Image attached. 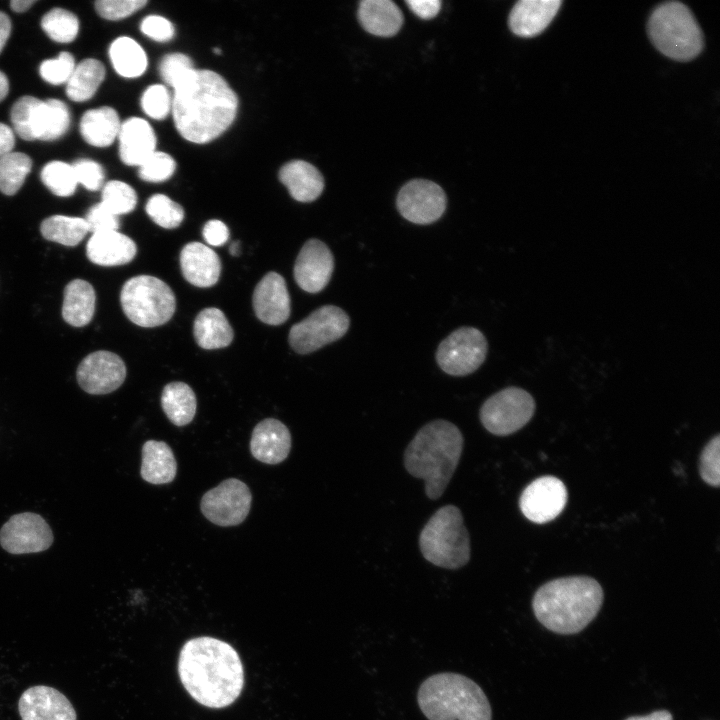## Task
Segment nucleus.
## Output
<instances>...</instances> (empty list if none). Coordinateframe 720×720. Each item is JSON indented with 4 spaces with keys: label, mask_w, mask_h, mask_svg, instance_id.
<instances>
[{
    "label": "nucleus",
    "mask_w": 720,
    "mask_h": 720,
    "mask_svg": "<svg viewBox=\"0 0 720 720\" xmlns=\"http://www.w3.org/2000/svg\"><path fill=\"white\" fill-rule=\"evenodd\" d=\"M178 674L190 696L208 708L231 705L244 685L237 651L227 642L207 636L190 639L183 645Z\"/></svg>",
    "instance_id": "1"
},
{
    "label": "nucleus",
    "mask_w": 720,
    "mask_h": 720,
    "mask_svg": "<svg viewBox=\"0 0 720 720\" xmlns=\"http://www.w3.org/2000/svg\"><path fill=\"white\" fill-rule=\"evenodd\" d=\"M237 109L236 93L214 71L194 69L174 88L171 111L177 131L187 141L214 140L232 124Z\"/></svg>",
    "instance_id": "2"
},
{
    "label": "nucleus",
    "mask_w": 720,
    "mask_h": 720,
    "mask_svg": "<svg viewBox=\"0 0 720 720\" xmlns=\"http://www.w3.org/2000/svg\"><path fill=\"white\" fill-rule=\"evenodd\" d=\"M604 593L588 576L562 577L546 582L535 592L532 608L536 619L548 630L572 635L581 632L597 616Z\"/></svg>",
    "instance_id": "3"
},
{
    "label": "nucleus",
    "mask_w": 720,
    "mask_h": 720,
    "mask_svg": "<svg viewBox=\"0 0 720 720\" xmlns=\"http://www.w3.org/2000/svg\"><path fill=\"white\" fill-rule=\"evenodd\" d=\"M464 439L453 423L435 420L423 426L408 444L404 466L425 482L428 498L438 499L449 484L461 457Z\"/></svg>",
    "instance_id": "4"
},
{
    "label": "nucleus",
    "mask_w": 720,
    "mask_h": 720,
    "mask_svg": "<svg viewBox=\"0 0 720 720\" xmlns=\"http://www.w3.org/2000/svg\"><path fill=\"white\" fill-rule=\"evenodd\" d=\"M417 702L428 720H492V710L482 688L458 673L442 672L419 686Z\"/></svg>",
    "instance_id": "5"
},
{
    "label": "nucleus",
    "mask_w": 720,
    "mask_h": 720,
    "mask_svg": "<svg viewBox=\"0 0 720 720\" xmlns=\"http://www.w3.org/2000/svg\"><path fill=\"white\" fill-rule=\"evenodd\" d=\"M647 31L654 47L675 61H691L704 47L703 33L693 13L677 1L657 6L649 17Z\"/></svg>",
    "instance_id": "6"
},
{
    "label": "nucleus",
    "mask_w": 720,
    "mask_h": 720,
    "mask_svg": "<svg viewBox=\"0 0 720 720\" xmlns=\"http://www.w3.org/2000/svg\"><path fill=\"white\" fill-rule=\"evenodd\" d=\"M423 557L430 563L459 569L470 559V538L458 507L446 505L428 520L419 536Z\"/></svg>",
    "instance_id": "7"
},
{
    "label": "nucleus",
    "mask_w": 720,
    "mask_h": 720,
    "mask_svg": "<svg viewBox=\"0 0 720 720\" xmlns=\"http://www.w3.org/2000/svg\"><path fill=\"white\" fill-rule=\"evenodd\" d=\"M120 302L127 318L141 327L165 324L176 308L172 289L161 279L150 275L128 279L121 289Z\"/></svg>",
    "instance_id": "8"
},
{
    "label": "nucleus",
    "mask_w": 720,
    "mask_h": 720,
    "mask_svg": "<svg viewBox=\"0 0 720 720\" xmlns=\"http://www.w3.org/2000/svg\"><path fill=\"white\" fill-rule=\"evenodd\" d=\"M10 117L14 131L27 141L56 140L70 126L69 109L58 99L40 100L34 96H22L13 104Z\"/></svg>",
    "instance_id": "9"
},
{
    "label": "nucleus",
    "mask_w": 720,
    "mask_h": 720,
    "mask_svg": "<svg viewBox=\"0 0 720 720\" xmlns=\"http://www.w3.org/2000/svg\"><path fill=\"white\" fill-rule=\"evenodd\" d=\"M534 412L535 401L529 392L519 387H507L484 402L480 420L488 432L507 436L524 427Z\"/></svg>",
    "instance_id": "10"
},
{
    "label": "nucleus",
    "mask_w": 720,
    "mask_h": 720,
    "mask_svg": "<svg viewBox=\"0 0 720 720\" xmlns=\"http://www.w3.org/2000/svg\"><path fill=\"white\" fill-rule=\"evenodd\" d=\"M349 325L350 319L344 310L324 305L291 327L289 343L297 353L308 354L343 337Z\"/></svg>",
    "instance_id": "11"
},
{
    "label": "nucleus",
    "mask_w": 720,
    "mask_h": 720,
    "mask_svg": "<svg viewBox=\"0 0 720 720\" xmlns=\"http://www.w3.org/2000/svg\"><path fill=\"white\" fill-rule=\"evenodd\" d=\"M487 341L474 327H460L438 346L436 361L447 374L464 376L476 371L487 355Z\"/></svg>",
    "instance_id": "12"
},
{
    "label": "nucleus",
    "mask_w": 720,
    "mask_h": 720,
    "mask_svg": "<svg viewBox=\"0 0 720 720\" xmlns=\"http://www.w3.org/2000/svg\"><path fill=\"white\" fill-rule=\"evenodd\" d=\"M252 495L248 486L228 478L208 490L201 499V512L213 524L222 527L241 524L250 511Z\"/></svg>",
    "instance_id": "13"
},
{
    "label": "nucleus",
    "mask_w": 720,
    "mask_h": 720,
    "mask_svg": "<svg viewBox=\"0 0 720 720\" xmlns=\"http://www.w3.org/2000/svg\"><path fill=\"white\" fill-rule=\"evenodd\" d=\"M54 536L39 514L23 512L11 516L0 530V544L11 554L38 553L47 550Z\"/></svg>",
    "instance_id": "14"
},
{
    "label": "nucleus",
    "mask_w": 720,
    "mask_h": 720,
    "mask_svg": "<svg viewBox=\"0 0 720 720\" xmlns=\"http://www.w3.org/2000/svg\"><path fill=\"white\" fill-rule=\"evenodd\" d=\"M444 190L436 183L415 179L399 191L396 205L400 214L415 224H430L438 220L446 209Z\"/></svg>",
    "instance_id": "15"
},
{
    "label": "nucleus",
    "mask_w": 720,
    "mask_h": 720,
    "mask_svg": "<svg viewBox=\"0 0 720 720\" xmlns=\"http://www.w3.org/2000/svg\"><path fill=\"white\" fill-rule=\"evenodd\" d=\"M80 387L92 395L108 394L118 389L126 378V366L115 353L99 350L87 355L76 371Z\"/></svg>",
    "instance_id": "16"
},
{
    "label": "nucleus",
    "mask_w": 720,
    "mask_h": 720,
    "mask_svg": "<svg viewBox=\"0 0 720 720\" xmlns=\"http://www.w3.org/2000/svg\"><path fill=\"white\" fill-rule=\"evenodd\" d=\"M567 503V489L554 476L533 480L522 492L519 506L530 521L543 524L555 519Z\"/></svg>",
    "instance_id": "17"
},
{
    "label": "nucleus",
    "mask_w": 720,
    "mask_h": 720,
    "mask_svg": "<svg viewBox=\"0 0 720 720\" xmlns=\"http://www.w3.org/2000/svg\"><path fill=\"white\" fill-rule=\"evenodd\" d=\"M333 269L334 258L328 246L318 239H309L296 258L294 278L304 291L318 293L328 284Z\"/></svg>",
    "instance_id": "18"
},
{
    "label": "nucleus",
    "mask_w": 720,
    "mask_h": 720,
    "mask_svg": "<svg viewBox=\"0 0 720 720\" xmlns=\"http://www.w3.org/2000/svg\"><path fill=\"white\" fill-rule=\"evenodd\" d=\"M18 712L21 720H77L70 700L46 685L26 689L18 700Z\"/></svg>",
    "instance_id": "19"
},
{
    "label": "nucleus",
    "mask_w": 720,
    "mask_h": 720,
    "mask_svg": "<svg viewBox=\"0 0 720 720\" xmlns=\"http://www.w3.org/2000/svg\"><path fill=\"white\" fill-rule=\"evenodd\" d=\"M252 301L254 312L263 323L280 325L290 316V297L286 282L276 272L267 273L259 281Z\"/></svg>",
    "instance_id": "20"
},
{
    "label": "nucleus",
    "mask_w": 720,
    "mask_h": 720,
    "mask_svg": "<svg viewBox=\"0 0 720 720\" xmlns=\"http://www.w3.org/2000/svg\"><path fill=\"white\" fill-rule=\"evenodd\" d=\"M291 449V434L281 421L266 418L254 427L250 440V452L265 464H279Z\"/></svg>",
    "instance_id": "21"
},
{
    "label": "nucleus",
    "mask_w": 720,
    "mask_h": 720,
    "mask_svg": "<svg viewBox=\"0 0 720 720\" xmlns=\"http://www.w3.org/2000/svg\"><path fill=\"white\" fill-rule=\"evenodd\" d=\"M561 4L560 0H520L509 14V28L519 37L537 36L552 22Z\"/></svg>",
    "instance_id": "22"
},
{
    "label": "nucleus",
    "mask_w": 720,
    "mask_h": 720,
    "mask_svg": "<svg viewBox=\"0 0 720 720\" xmlns=\"http://www.w3.org/2000/svg\"><path fill=\"white\" fill-rule=\"evenodd\" d=\"M180 267L190 284L202 288L216 284L221 273L219 256L200 242H190L182 248Z\"/></svg>",
    "instance_id": "23"
},
{
    "label": "nucleus",
    "mask_w": 720,
    "mask_h": 720,
    "mask_svg": "<svg viewBox=\"0 0 720 720\" xmlns=\"http://www.w3.org/2000/svg\"><path fill=\"white\" fill-rule=\"evenodd\" d=\"M119 155L130 166H140L156 150V135L144 119L132 117L125 120L118 133Z\"/></svg>",
    "instance_id": "24"
},
{
    "label": "nucleus",
    "mask_w": 720,
    "mask_h": 720,
    "mask_svg": "<svg viewBox=\"0 0 720 720\" xmlns=\"http://www.w3.org/2000/svg\"><path fill=\"white\" fill-rule=\"evenodd\" d=\"M137 253L135 242L118 231L94 233L86 245L88 259L100 266H118L132 261Z\"/></svg>",
    "instance_id": "25"
},
{
    "label": "nucleus",
    "mask_w": 720,
    "mask_h": 720,
    "mask_svg": "<svg viewBox=\"0 0 720 720\" xmlns=\"http://www.w3.org/2000/svg\"><path fill=\"white\" fill-rule=\"evenodd\" d=\"M279 179L290 195L300 202L314 201L324 188L322 174L315 166L303 160H293L282 166Z\"/></svg>",
    "instance_id": "26"
},
{
    "label": "nucleus",
    "mask_w": 720,
    "mask_h": 720,
    "mask_svg": "<svg viewBox=\"0 0 720 720\" xmlns=\"http://www.w3.org/2000/svg\"><path fill=\"white\" fill-rule=\"evenodd\" d=\"M358 19L369 33L390 37L395 35L403 24V14L390 0H364L359 4Z\"/></svg>",
    "instance_id": "27"
},
{
    "label": "nucleus",
    "mask_w": 720,
    "mask_h": 720,
    "mask_svg": "<svg viewBox=\"0 0 720 720\" xmlns=\"http://www.w3.org/2000/svg\"><path fill=\"white\" fill-rule=\"evenodd\" d=\"M177 462L170 446L164 441L148 440L142 447L140 474L148 483L160 485L174 480Z\"/></svg>",
    "instance_id": "28"
},
{
    "label": "nucleus",
    "mask_w": 720,
    "mask_h": 720,
    "mask_svg": "<svg viewBox=\"0 0 720 720\" xmlns=\"http://www.w3.org/2000/svg\"><path fill=\"white\" fill-rule=\"evenodd\" d=\"M95 304L93 286L83 279L71 280L64 289L62 317L71 326L83 327L92 320Z\"/></svg>",
    "instance_id": "29"
},
{
    "label": "nucleus",
    "mask_w": 720,
    "mask_h": 720,
    "mask_svg": "<svg viewBox=\"0 0 720 720\" xmlns=\"http://www.w3.org/2000/svg\"><path fill=\"white\" fill-rule=\"evenodd\" d=\"M193 333L197 344L203 349H219L233 340V329L224 313L218 308L201 310L194 320Z\"/></svg>",
    "instance_id": "30"
},
{
    "label": "nucleus",
    "mask_w": 720,
    "mask_h": 720,
    "mask_svg": "<svg viewBox=\"0 0 720 720\" xmlns=\"http://www.w3.org/2000/svg\"><path fill=\"white\" fill-rule=\"evenodd\" d=\"M117 112L109 106L86 111L80 121V133L90 145L106 147L111 145L120 130Z\"/></svg>",
    "instance_id": "31"
},
{
    "label": "nucleus",
    "mask_w": 720,
    "mask_h": 720,
    "mask_svg": "<svg viewBox=\"0 0 720 720\" xmlns=\"http://www.w3.org/2000/svg\"><path fill=\"white\" fill-rule=\"evenodd\" d=\"M161 406L167 418L176 426L189 424L196 413L194 391L184 382H171L162 391Z\"/></svg>",
    "instance_id": "32"
},
{
    "label": "nucleus",
    "mask_w": 720,
    "mask_h": 720,
    "mask_svg": "<svg viewBox=\"0 0 720 720\" xmlns=\"http://www.w3.org/2000/svg\"><path fill=\"white\" fill-rule=\"evenodd\" d=\"M105 77V67L96 59L88 58L75 65L73 73L66 83V94L75 102L90 99Z\"/></svg>",
    "instance_id": "33"
},
{
    "label": "nucleus",
    "mask_w": 720,
    "mask_h": 720,
    "mask_svg": "<svg viewBox=\"0 0 720 720\" xmlns=\"http://www.w3.org/2000/svg\"><path fill=\"white\" fill-rule=\"evenodd\" d=\"M109 56L116 72L126 78L142 75L147 67V57L142 47L129 37H119L109 48Z\"/></svg>",
    "instance_id": "34"
},
{
    "label": "nucleus",
    "mask_w": 720,
    "mask_h": 720,
    "mask_svg": "<svg viewBox=\"0 0 720 720\" xmlns=\"http://www.w3.org/2000/svg\"><path fill=\"white\" fill-rule=\"evenodd\" d=\"M42 236L64 246H76L89 232L84 218L65 215H52L40 225Z\"/></svg>",
    "instance_id": "35"
},
{
    "label": "nucleus",
    "mask_w": 720,
    "mask_h": 720,
    "mask_svg": "<svg viewBox=\"0 0 720 720\" xmlns=\"http://www.w3.org/2000/svg\"><path fill=\"white\" fill-rule=\"evenodd\" d=\"M32 168L31 158L22 152H10L0 156V191L14 195L22 187Z\"/></svg>",
    "instance_id": "36"
},
{
    "label": "nucleus",
    "mask_w": 720,
    "mask_h": 720,
    "mask_svg": "<svg viewBox=\"0 0 720 720\" xmlns=\"http://www.w3.org/2000/svg\"><path fill=\"white\" fill-rule=\"evenodd\" d=\"M41 27L52 40L68 43L78 34L79 20L75 14L66 9L53 8L43 16Z\"/></svg>",
    "instance_id": "37"
},
{
    "label": "nucleus",
    "mask_w": 720,
    "mask_h": 720,
    "mask_svg": "<svg viewBox=\"0 0 720 720\" xmlns=\"http://www.w3.org/2000/svg\"><path fill=\"white\" fill-rule=\"evenodd\" d=\"M40 176L43 184L59 197L73 195L78 184L72 165L62 161L47 163Z\"/></svg>",
    "instance_id": "38"
},
{
    "label": "nucleus",
    "mask_w": 720,
    "mask_h": 720,
    "mask_svg": "<svg viewBox=\"0 0 720 720\" xmlns=\"http://www.w3.org/2000/svg\"><path fill=\"white\" fill-rule=\"evenodd\" d=\"M101 203L119 217L134 210L137 204V195L129 184L112 180L102 188Z\"/></svg>",
    "instance_id": "39"
},
{
    "label": "nucleus",
    "mask_w": 720,
    "mask_h": 720,
    "mask_svg": "<svg viewBox=\"0 0 720 720\" xmlns=\"http://www.w3.org/2000/svg\"><path fill=\"white\" fill-rule=\"evenodd\" d=\"M146 213L159 226L166 229L178 227L184 219L182 206L163 194L151 196L146 203Z\"/></svg>",
    "instance_id": "40"
},
{
    "label": "nucleus",
    "mask_w": 720,
    "mask_h": 720,
    "mask_svg": "<svg viewBox=\"0 0 720 720\" xmlns=\"http://www.w3.org/2000/svg\"><path fill=\"white\" fill-rule=\"evenodd\" d=\"M192 60L183 53H170L159 65L162 79L173 89L182 83L194 70Z\"/></svg>",
    "instance_id": "41"
},
{
    "label": "nucleus",
    "mask_w": 720,
    "mask_h": 720,
    "mask_svg": "<svg viewBox=\"0 0 720 720\" xmlns=\"http://www.w3.org/2000/svg\"><path fill=\"white\" fill-rule=\"evenodd\" d=\"M175 168L176 163L169 154L155 151L139 166V176L147 182H163L173 175Z\"/></svg>",
    "instance_id": "42"
},
{
    "label": "nucleus",
    "mask_w": 720,
    "mask_h": 720,
    "mask_svg": "<svg viewBox=\"0 0 720 720\" xmlns=\"http://www.w3.org/2000/svg\"><path fill=\"white\" fill-rule=\"evenodd\" d=\"M141 106L151 118L162 120L172 108V98L167 88L160 84L149 86L141 97Z\"/></svg>",
    "instance_id": "43"
},
{
    "label": "nucleus",
    "mask_w": 720,
    "mask_h": 720,
    "mask_svg": "<svg viewBox=\"0 0 720 720\" xmlns=\"http://www.w3.org/2000/svg\"><path fill=\"white\" fill-rule=\"evenodd\" d=\"M75 68V60L69 52H61L57 58L43 61L39 68L41 77L52 85L67 83Z\"/></svg>",
    "instance_id": "44"
},
{
    "label": "nucleus",
    "mask_w": 720,
    "mask_h": 720,
    "mask_svg": "<svg viewBox=\"0 0 720 720\" xmlns=\"http://www.w3.org/2000/svg\"><path fill=\"white\" fill-rule=\"evenodd\" d=\"M720 436L717 434L704 447L700 455V476L707 484L718 487L720 483Z\"/></svg>",
    "instance_id": "45"
},
{
    "label": "nucleus",
    "mask_w": 720,
    "mask_h": 720,
    "mask_svg": "<svg viewBox=\"0 0 720 720\" xmlns=\"http://www.w3.org/2000/svg\"><path fill=\"white\" fill-rule=\"evenodd\" d=\"M146 4V0H99L95 2V7L101 17L119 20L130 16Z\"/></svg>",
    "instance_id": "46"
},
{
    "label": "nucleus",
    "mask_w": 720,
    "mask_h": 720,
    "mask_svg": "<svg viewBox=\"0 0 720 720\" xmlns=\"http://www.w3.org/2000/svg\"><path fill=\"white\" fill-rule=\"evenodd\" d=\"M77 183L90 191H97L103 186L104 171L102 166L90 159H79L72 164Z\"/></svg>",
    "instance_id": "47"
},
{
    "label": "nucleus",
    "mask_w": 720,
    "mask_h": 720,
    "mask_svg": "<svg viewBox=\"0 0 720 720\" xmlns=\"http://www.w3.org/2000/svg\"><path fill=\"white\" fill-rule=\"evenodd\" d=\"M89 232L101 233L118 231L120 226L119 217L110 212L101 202L93 205L84 218Z\"/></svg>",
    "instance_id": "48"
},
{
    "label": "nucleus",
    "mask_w": 720,
    "mask_h": 720,
    "mask_svg": "<svg viewBox=\"0 0 720 720\" xmlns=\"http://www.w3.org/2000/svg\"><path fill=\"white\" fill-rule=\"evenodd\" d=\"M140 29L147 37L159 42L171 40L175 33L172 23L159 15H149L144 18Z\"/></svg>",
    "instance_id": "49"
},
{
    "label": "nucleus",
    "mask_w": 720,
    "mask_h": 720,
    "mask_svg": "<svg viewBox=\"0 0 720 720\" xmlns=\"http://www.w3.org/2000/svg\"><path fill=\"white\" fill-rule=\"evenodd\" d=\"M203 237L211 246H222L229 238L227 226L220 220H209L203 227Z\"/></svg>",
    "instance_id": "50"
},
{
    "label": "nucleus",
    "mask_w": 720,
    "mask_h": 720,
    "mask_svg": "<svg viewBox=\"0 0 720 720\" xmlns=\"http://www.w3.org/2000/svg\"><path fill=\"white\" fill-rule=\"evenodd\" d=\"M409 8L422 19H431L440 10L441 2L438 0H407Z\"/></svg>",
    "instance_id": "51"
},
{
    "label": "nucleus",
    "mask_w": 720,
    "mask_h": 720,
    "mask_svg": "<svg viewBox=\"0 0 720 720\" xmlns=\"http://www.w3.org/2000/svg\"><path fill=\"white\" fill-rule=\"evenodd\" d=\"M14 144L13 130L6 124L0 123V156L12 152Z\"/></svg>",
    "instance_id": "52"
},
{
    "label": "nucleus",
    "mask_w": 720,
    "mask_h": 720,
    "mask_svg": "<svg viewBox=\"0 0 720 720\" xmlns=\"http://www.w3.org/2000/svg\"><path fill=\"white\" fill-rule=\"evenodd\" d=\"M11 32L10 18L0 11V52L4 48Z\"/></svg>",
    "instance_id": "53"
},
{
    "label": "nucleus",
    "mask_w": 720,
    "mask_h": 720,
    "mask_svg": "<svg viewBox=\"0 0 720 720\" xmlns=\"http://www.w3.org/2000/svg\"><path fill=\"white\" fill-rule=\"evenodd\" d=\"M625 720H673V716L667 710H658L646 716H631Z\"/></svg>",
    "instance_id": "54"
},
{
    "label": "nucleus",
    "mask_w": 720,
    "mask_h": 720,
    "mask_svg": "<svg viewBox=\"0 0 720 720\" xmlns=\"http://www.w3.org/2000/svg\"><path fill=\"white\" fill-rule=\"evenodd\" d=\"M36 2V0H12L10 7L14 12L22 13L27 11Z\"/></svg>",
    "instance_id": "55"
},
{
    "label": "nucleus",
    "mask_w": 720,
    "mask_h": 720,
    "mask_svg": "<svg viewBox=\"0 0 720 720\" xmlns=\"http://www.w3.org/2000/svg\"><path fill=\"white\" fill-rule=\"evenodd\" d=\"M9 92V81L6 75L0 71V102L6 97Z\"/></svg>",
    "instance_id": "56"
},
{
    "label": "nucleus",
    "mask_w": 720,
    "mask_h": 720,
    "mask_svg": "<svg viewBox=\"0 0 720 720\" xmlns=\"http://www.w3.org/2000/svg\"><path fill=\"white\" fill-rule=\"evenodd\" d=\"M229 251H230V253H231L232 255H238V253H239V244H238V242L232 243L231 246H230V250H229Z\"/></svg>",
    "instance_id": "57"
},
{
    "label": "nucleus",
    "mask_w": 720,
    "mask_h": 720,
    "mask_svg": "<svg viewBox=\"0 0 720 720\" xmlns=\"http://www.w3.org/2000/svg\"><path fill=\"white\" fill-rule=\"evenodd\" d=\"M213 52H214V53H217V54H220V53H221V51H220L219 48H214V49H213Z\"/></svg>",
    "instance_id": "58"
}]
</instances>
